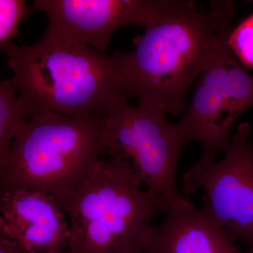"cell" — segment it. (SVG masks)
<instances>
[{"mask_svg":"<svg viewBox=\"0 0 253 253\" xmlns=\"http://www.w3.org/2000/svg\"><path fill=\"white\" fill-rule=\"evenodd\" d=\"M71 253V252H70L69 251H68V249L66 250V251H63V253Z\"/></svg>","mask_w":253,"mask_h":253,"instance_id":"obj_16","label":"cell"},{"mask_svg":"<svg viewBox=\"0 0 253 253\" xmlns=\"http://www.w3.org/2000/svg\"><path fill=\"white\" fill-rule=\"evenodd\" d=\"M27 122L22 104L11 80L0 83V164L9 156L11 145Z\"/></svg>","mask_w":253,"mask_h":253,"instance_id":"obj_12","label":"cell"},{"mask_svg":"<svg viewBox=\"0 0 253 253\" xmlns=\"http://www.w3.org/2000/svg\"><path fill=\"white\" fill-rule=\"evenodd\" d=\"M249 123L240 125L219 163L183 174L186 194L204 191V209L236 241L253 251V144Z\"/></svg>","mask_w":253,"mask_h":253,"instance_id":"obj_7","label":"cell"},{"mask_svg":"<svg viewBox=\"0 0 253 253\" xmlns=\"http://www.w3.org/2000/svg\"><path fill=\"white\" fill-rule=\"evenodd\" d=\"M253 104V77L231 54L226 73L225 99L222 113V126L229 134L233 125L241 113Z\"/></svg>","mask_w":253,"mask_h":253,"instance_id":"obj_11","label":"cell"},{"mask_svg":"<svg viewBox=\"0 0 253 253\" xmlns=\"http://www.w3.org/2000/svg\"><path fill=\"white\" fill-rule=\"evenodd\" d=\"M0 253H28L22 246L0 232Z\"/></svg>","mask_w":253,"mask_h":253,"instance_id":"obj_15","label":"cell"},{"mask_svg":"<svg viewBox=\"0 0 253 253\" xmlns=\"http://www.w3.org/2000/svg\"><path fill=\"white\" fill-rule=\"evenodd\" d=\"M227 44L240 62L253 68V14L231 31Z\"/></svg>","mask_w":253,"mask_h":253,"instance_id":"obj_14","label":"cell"},{"mask_svg":"<svg viewBox=\"0 0 253 253\" xmlns=\"http://www.w3.org/2000/svg\"><path fill=\"white\" fill-rule=\"evenodd\" d=\"M106 113L68 116L48 113L28 120L0 164V193L31 190L66 197L84 185L107 154Z\"/></svg>","mask_w":253,"mask_h":253,"instance_id":"obj_4","label":"cell"},{"mask_svg":"<svg viewBox=\"0 0 253 253\" xmlns=\"http://www.w3.org/2000/svg\"><path fill=\"white\" fill-rule=\"evenodd\" d=\"M194 7L191 0H36L31 9L47 16L44 38L105 53L120 28L135 24L146 31Z\"/></svg>","mask_w":253,"mask_h":253,"instance_id":"obj_6","label":"cell"},{"mask_svg":"<svg viewBox=\"0 0 253 253\" xmlns=\"http://www.w3.org/2000/svg\"></svg>","mask_w":253,"mask_h":253,"instance_id":"obj_17","label":"cell"},{"mask_svg":"<svg viewBox=\"0 0 253 253\" xmlns=\"http://www.w3.org/2000/svg\"><path fill=\"white\" fill-rule=\"evenodd\" d=\"M231 54L226 42L198 78L191 104L176 124L183 149L191 141L202 144V156L193 166L195 168L210 167L218 153L226 152L230 147L229 135L222 127V113L228 63Z\"/></svg>","mask_w":253,"mask_h":253,"instance_id":"obj_9","label":"cell"},{"mask_svg":"<svg viewBox=\"0 0 253 253\" xmlns=\"http://www.w3.org/2000/svg\"><path fill=\"white\" fill-rule=\"evenodd\" d=\"M103 142L107 154L129 161L147 187L174 211L195 206L178 189L176 172L183 149L177 127L159 110L131 106L126 98L118 100L106 113Z\"/></svg>","mask_w":253,"mask_h":253,"instance_id":"obj_5","label":"cell"},{"mask_svg":"<svg viewBox=\"0 0 253 253\" xmlns=\"http://www.w3.org/2000/svg\"><path fill=\"white\" fill-rule=\"evenodd\" d=\"M0 232L28 253H61L68 249L66 213L51 195L17 190L0 193Z\"/></svg>","mask_w":253,"mask_h":253,"instance_id":"obj_8","label":"cell"},{"mask_svg":"<svg viewBox=\"0 0 253 253\" xmlns=\"http://www.w3.org/2000/svg\"><path fill=\"white\" fill-rule=\"evenodd\" d=\"M0 46L27 121L48 113H106L125 98L114 54L44 37L31 46Z\"/></svg>","mask_w":253,"mask_h":253,"instance_id":"obj_2","label":"cell"},{"mask_svg":"<svg viewBox=\"0 0 253 253\" xmlns=\"http://www.w3.org/2000/svg\"><path fill=\"white\" fill-rule=\"evenodd\" d=\"M129 161L118 154L101 159L84 185L56 199L68 217L71 253H142L145 233L167 201L141 189Z\"/></svg>","mask_w":253,"mask_h":253,"instance_id":"obj_3","label":"cell"},{"mask_svg":"<svg viewBox=\"0 0 253 253\" xmlns=\"http://www.w3.org/2000/svg\"><path fill=\"white\" fill-rule=\"evenodd\" d=\"M234 239L201 208L172 211L143 239V253H253L241 251Z\"/></svg>","mask_w":253,"mask_h":253,"instance_id":"obj_10","label":"cell"},{"mask_svg":"<svg viewBox=\"0 0 253 253\" xmlns=\"http://www.w3.org/2000/svg\"><path fill=\"white\" fill-rule=\"evenodd\" d=\"M234 2H211L206 12L192 8L145 31L134 51L114 53L121 94L138 106L179 116L188 90L227 42Z\"/></svg>","mask_w":253,"mask_h":253,"instance_id":"obj_1","label":"cell"},{"mask_svg":"<svg viewBox=\"0 0 253 253\" xmlns=\"http://www.w3.org/2000/svg\"><path fill=\"white\" fill-rule=\"evenodd\" d=\"M30 12L24 0H0V45L19 34L18 26Z\"/></svg>","mask_w":253,"mask_h":253,"instance_id":"obj_13","label":"cell"}]
</instances>
